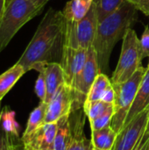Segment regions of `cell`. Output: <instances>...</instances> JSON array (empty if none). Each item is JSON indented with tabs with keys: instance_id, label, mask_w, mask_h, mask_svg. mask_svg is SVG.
Returning <instances> with one entry per match:
<instances>
[{
	"instance_id": "obj_1",
	"label": "cell",
	"mask_w": 149,
	"mask_h": 150,
	"mask_svg": "<svg viewBox=\"0 0 149 150\" xmlns=\"http://www.w3.org/2000/svg\"><path fill=\"white\" fill-rule=\"evenodd\" d=\"M65 18L62 11L50 8L41 19L31 41L17 62L28 72L41 71L49 62H58L64 46Z\"/></svg>"
},
{
	"instance_id": "obj_2",
	"label": "cell",
	"mask_w": 149,
	"mask_h": 150,
	"mask_svg": "<svg viewBox=\"0 0 149 150\" xmlns=\"http://www.w3.org/2000/svg\"><path fill=\"white\" fill-rule=\"evenodd\" d=\"M137 11L134 4L125 0L116 11L98 23L93 48L101 72L108 70L112 52L117 42L137 21Z\"/></svg>"
},
{
	"instance_id": "obj_3",
	"label": "cell",
	"mask_w": 149,
	"mask_h": 150,
	"mask_svg": "<svg viewBox=\"0 0 149 150\" xmlns=\"http://www.w3.org/2000/svg\"><path fill=\"white\" fill-rule=\"evenodd\" d=\"M43 9L31 0H9L0 18V54L15 34Z\"/></svg>"
},
{
	"instance_id": "obj_4",
	"label": "cell",
	"mask_w": 149,
	"mask_h": 150,
	"mask_svg": "<svg viewBox=\"0 0 149 150\" xmlns=\"http://www.w3.org/2000/svg\"><path fill=\"white\" fill-rule=\"evenodd\" d=\"M146 69L141 66L127 81L119 84H112L115 91V99L113 102L114 111L111 127L117 134L124 127L127 114L135 98Z\"/></svg>"
},
{
	"instance_id": "obj_5",
	"label": "cell",
	"mask_w": 149,
	"mask_h": 150,
	"mask_svg": "<svg viewBox=\"0 0 149 150\" xmlns=\"http://www.w3.org/2000/svg\"><path fill=\"white\" fill-rule=\"evenodd\" d=\"M122 40L120 56L111 80L112 84H119L127 81L141 67L142 58L140 39L136 32L133 28L128 29Z\"/></svg>"
},
{
	"instance_id": "obj_6",
	"label": "cell",
	"mask_w": 149,
	"mask_h": 150,
	"mask_svg": "<svg viewBox=\"0 0 149 150\" xmlns=\"http://www.w3.org/2000/svg\"><path fill=\"white\" fill-rule=\"evenodd\" d=\"M100 73L101 70L97 62V54L93 47H91L88 50V57L86 63L81 73L76 78L71 87L74 98L73 111L83 107L87 95L94 81Z\"/></svg>"
},
{
	"instance_id": "obj_7",
	"label": "cell",
	"mask_w": 149,
	"mask_h": 150,
	"mask_svg": "<svg viewBox=\"0 0 149 150\" xmlns=\"http://www.w3.org/2000/svg\"><path fill=\"white\" fill-rule=\"evenodd\" d=\"M148 114L149 107L125 125L117 135L112 150H133L144 134Z\"/></svg>"
},
{
	"instance_id": "obj_8",
	"label": "cell",
	"mask_w": 149,
	"mask_h": 150,
	"mask_svg": "<svg viewBox=\"0 0 149 150\" xmlns=\"http://www.w3.org/2000/svg\"><path fill=\"white\" fill-rule=\"evenodd\" d=\"M88 57V50L63 46L60 64L63 69L65 83L72 87L76 78L83 70Z\"/></svg>"
},
{
	"instance_id": "obj_9",
	"label": "cell",
	"mask_w": 149,
	"mask_h": 150,
	"mask_svg": "<svg viewBox=\"0 0 149 150\" xmlns=\"http://www.w3.org/2000/svg\"><path fill=\"white\" fill-rule=\"evenodd\" d=\"M73 92L66 83L62 84L47 103L45 123H53L73 112Z\"/></svg>"
},
{
	"instance_id": "obj_10",
	"label": "cell",
	"mask_w": 149,
	"mask_h": 150,
	"mask_svg": "<svg viewBox=\"0 0 149 150\" xmlns=\"http://www.w3.org/2000/svg\"><path fill=\"white\" fill-rule=\"evenodd\" d=\"M98 23L97 4L93 1L88 13L79 22L76 23V35L80 48L89 50L93 47Z\"/></svg>"
},
{
	"instance_id": "obj_11",
	"label": "cell",
	"mask_w": 149,
	"mask_h": 150,
	"mask_svg": "<svg viewBox=\"0 0 149 150\" xmlns=\"http://www.w3.org/2000/svg\"><path fill=\"white\" fill-rule=\"evenodd\" d=\"M57 131V121L53 123H44L27 142L23 143L24 148L32 150L53 149L55 134Z\"/></svg>"
},
{
	"instance_id": "obj_12",
	"label": "cell",
	"mask_w": 149,
	"mask_h": 150,
	"mask_svg": "<svg viewBox=\"0 0 149 150\" xmlns=\"http://www.w3.org/2000/svg\"><path fill=\"white\" fill-rule=\"evenodd\" d=\"M149 107V68H147L143 79L139 86L135 98L127 114L125 125L133 120L138 114ZM124 125V126H125Z\"/></svg>"
},
{
	"instance_id": "obj_13",
	"label": "cell",
	"mask_w": 149,
	"mask_h": 150,
	"mask_svg": "<svg viewBox=\"0 0 149 150\" xmlns=\"http://www.w3.org/2000/svg\"><path fill=\"white\" fill-rule=\"evenodd\" d=\"M47 84V98L45 103H48L59 88L65 83L63 69L59 62H49L44 68Z\"/></svg>"
},
{
	"instance_id": "obj_14",
	"label": "cell",
	"mask_w": 149,
	"mask_h": 150,
	"mask_svg": "<svg viewBox=\"0 0 149 150\" xmlns=\"http://www.w3.org/2000/svg\"><path fill=\"white\" fill-rule=\"evenodd\" d=\"M72 113V112H71ZM70 114H67L57 120V131L53 145L54 150H67L72 139Z\"/></svg>"
},
{
	"instance_id": "obj_15",
	"label": "cell",
	"mask_w": 149,
	"mask_h": 150,
	"mask_svg": "<svg viewBox=\"0 0 149 150\" xmlns=\"http://www.w3.org/2000/svg\"><path fill=\"white\" fill-rule=\"evenodd\" d=\"M94 0H69L63 11L62 14L65 20L77 23L90 11Z\"/></svg>"
},
{
	"instance_id": "obj_16",
	"label": "cell",
	"mask_w": 149,
	"mask_h": 150,
	"mask_svg": "<svg viewBox=\"0 0 149 150\" xmlns=\"http://www.w3.org/2000/svg\"><path fill=\"white\" fill-rule=\"evenodd\" d=\"M47 106V103L40 102L39 105L36 108H34L33 111L30 113L25 130L24 131V134L21 138L23 143L27 142L29 138L35 133V131L45 123Z\"/></svg>"
},
{
	"instance_id": "obj_17",
	"label": "cell",
	"mask_w": 149,
	"mask_h": 150,
	"mask_svg": "<svg viewBox=\"0 0 149 150\" xmlns=\"http://www.w3.org/2000/svg\"><path fill=\"white\" fill-rule=\"evenodd\" d=\"M118 134L111 126L99 130H91V143L94 149L112 150Z\"/></svg>"
},
{
	"instance_id": "obj_18",
	"label": "cell",
	"mask_w": 149,
	"mask_h": 150,
	"mask_svg": "<svg viewBox=\"0 0 149 150\" xmlns=\"http://www.w3.org/2000/svg\"><path fill=\"white\" fill-rule=\"evenodd\" d=\"M25 73H26L25 69L16 62L12 67L0 75V101L13 88Z\"/></svg>"
},
{
	"instance_id": "obj_19",
	"label": "cell",
	"mask_w": 149,
	"mask_h": 150,
	"mask_svg": "<svg viewBox=\"0 0 149 150\" xmlns=\"http://www.w3.org/2000/svg\"><path fill=\"white\" fill-rule=\"evenodd\" d=\"M111 85H112V81L108 78V76L105 74L101 72L97 76L96 80L94 81V83L87 95L86 100H85L83 107V112H85L91 104L101 100L105 91Z\"/></svg>"
},
{
	"instance_id": "obj_20",
	"label": "cell",
	"mask_w": 149,
	"mask_h": 150,
	"mask_svg": "<svg viewBox=\"0 0 149 150\" xmlns=\"http://www.w3.org/2000/svg\"><path fill=\"white\" fill-rule=\"evenodd\" d=\"M0 127L4 133L13 139L19 138L20 126L16 120V113L9 106H4L2 109L1 119H0Z\"/></svg>"
},
{
	"instance_id": "obj_21",
	"label": "cell",
	"mask_w": 149,
	"mask_h": 150,
	"mask_svg": "<svg viewBox=\"0 0 149 150\" xmlns=\"http://www.w3.org/2000/svg\"><path fill=\"white\" fill-rule=\"evenodd\" d=\"M83 120L78 119L74 130H72V139L67 150H92L93 145L91 141H88L83 133Z\"/></svg>"
},
{
	"instance_id": "obj_22",
	"label": "cell",
	"mask_w": 149,
	"mask_h": 150,
	"mask_svg": "<svg viewBox=\"0 0 149 150\" xmlns=\"http://www.w3.org/2000/svg\"><path fill=\"white\" fill-rule=\"evenodd\" d=\"M97 4L98 21H102L104 18L116 11L125 0H94Z\"/></svg>"
},
{
	"instance_id": "obj_23",
	"label": "cell",
	"mask_w": 149,
	"mask_h": 150,
	"mask_svg": "<svg viewBox=\"0 0 149 150\" xmlns=\"http://www.w3.org/2000/svg\"><path fill=\"white\" fill-rule=\"evenodd\" d=\"M113 104H108L102 100L97 101L93 104H91L89 108L84 112L85 115L88 117V120L90 122H92L94 120H96L97 117H99L104 112H105Z\"/></svg>"
},
{
	"instance_id": "obj_24",
	"label": "cell",
	"mask_w": 149,
	"mask_h": 150,
	"mask_svg": "<svg viewBox=\"0 0 149 150\" xmlns=\"http://www.w3.org/2000/svg\"><path fill=\"white\" fill-rule=\"evenodd\" d=\"M113 105H112L105 112H104L99 117L90 122V128L91 130H99L105 127L111 126L112 118L113 115Z\"/></svg>"
},
{
	"instance_id": "obj_25",
	"label": "cell",
	"mask_w": 149,
	"mask_h": 150,
	"mask_svg": "<svg viewBox=\"0 0 149 150\" xmlns=\"http://www.w3.org/2000/svg\"><path fill=\"white\" fill-rule=\"evenodd\" d=\"M34 91L37 97L40 98V102H45L47 98V84H46V79H45V73L44 69L39 72L38 78L35 82L34 86Z\"/></svg>"
},
{
	"instance_id": "obj_26",
	"label": "cell",
	"mask_w": 149,
	"mask_h": 150,
	"mask_svg": "<svg viewBox=\"0 0 149 150\" xmlns=\"http://www.w3.org/2000/svg\"><path fill=\"white\" fill-rule=\"evenodd\" d=\"M140 47L141 53L142 60L144 58L149 57V26L146 25L145 29L140 39Z\"/></svg>"
},
{
	"instance_id": "obj_27",
	"label": "cell",
	"mask_w": 149,
	"mask_h": 150,
	"mask_svg": "<svg viewBox=\"0 0 149 150\" xmlns=\"http://www.w3.org/2000/svg\"><path fill=\"white\" fill-rule=\"evenodd\" d=\"M114 99H115V91H114V88L112 83V85L109 86L107 88V90L105 91L101 100L105 103H108V104H113Z\"/></svg>"
},
{
	"instance_id": "obj_28",
	"label": "cell",
	"mask_w": 149,
	"mask_h": 150,
	"mask_svg": "<svg viewBox=\"0 0 149 150\" xmlns=\"http://www.w3.org/2000/svg\"><path fill=\"white\" fill-rule=\"evenodd\" d=\"M136 9L149 18V0H141L136 5Z\"/></svg>"
},
{
	"instance_id": "obj_29",
	"label": "cell",
	"mask_w": 149,
	"mask_h": 150,
	"mask_svg": "<svg viewBox=\"0 0 149 150\" xmlns=\"http://www.w3.org/2000/svg\"><path fill=\"white\" fill-rule=\"evenodd\" d=\"M14 139L7 134H4V150H16L14 142H13Z\"/></svg>"
},
{
	"instance_id": "obj_30",
	"label": "cell",
	"mask_w": 149,
	"mask_h": 150,
	"mask_svg": "<svg viewBox=\"0 0 149 150\" xmlns=\"http://www.w3.org/2000/svg\"><path fill=\"white\" fill-rule=\"evenodd\" d=\"M149 149V139L144 143L142 142V137L140 140V142H138V144L135 146V148L133 150H148Z\"/></svg>"
},
{
	"instance_id": "obj_31",
	"label": "cell",
	"mask_w": 149,
	"mask_h": 150,
	"mask_svg": "<svg viewBox=\"0 0 149 150\" xmlns=\"http://www.w3.org/2000/svg\"><path fill=\"white\" fill-rule=\"evenodd\" d=\"M148 139H149V114H148V123H147V126H146V129H145L144 134H143V136H142V142H144V143H145Z\"/></svg>"
},
{
	"instance_id": "obj_32",
	"label": "cell",
	"mask_w": 149,
	"mask_h": 150,
	"mask_svg": "<svg viewBox=\"0 0 149 150\" xmlns=\"http://www.w3.org/2000/svg\"><path fill=\"white\" fill-rule=\"evenodd\" d=\"M31 1H32L37 7L43 9L44 6L46 5V4H47L49 0H31Z\"/></svg>"
},
{
	"instance_id": "obj_33",
	"label": "cell",
	"mask_w": 149,
	"mask_h": 150,
	"mask_svg": "<svg viewBox=\"0 0 149 150\" xmlns=\"http://www.w3.org/2000/svg\"><path fill=\"white\" fill-rule=\"evenodd\" d=\"M4 133L0 127V150H4Z\"/></svg>"
},
{
	"instance_id": "obj_34",
	"label": "cell",
	"mask_w": 149,
	"mask_h": 150,
	"mask_svg": "<svg viewBox=\"0 0 149 150\" xmlns=\"http://www.w3.org/2000/svg\"><path fill=\"white\" fill-rule=\"evenodd\" d=\"M5 6H6V0H0V18L4 11Z\"/></svg>"
},
{
	"instance_id": "obj_35",
	"label": "cell",
	"mask_w": 149,
	"mask_h": 150,
	"mask_svg": "<svg viewBox=\"0 0 149 150\" xmlns=\"http://www.w3.org/2000/svg\"><path fill=\"white\" fill-rule=\"evenodd\" d=\"M126 1H128V2H130L131 4H134V5H136L140 1H141V0H126Z\"/></svg>"
},
{
	"instance_id": "obj_36",
	"label": "cell",
	"mask_w": 149,
	"mask_h": 150,
	"mask_svg": "<svg viewBox=\"0 0 149 150\" xmlns=\"http://www.w3.org/2000/svg\"><path fill=\"white\" fill-rule=\"evenodd\" d=\"M1 112H2V107H1V101H0V119H1Z\"/></svg>"
},
{
	"instance_id": "obj_37",
	"label": "cell",
	"mask_w": 149,
	"mask_h": 150,
	"mask_svg": "<svg viewBox=\"0 0 149 150\" xmlns=\"http://www.w3.org/2000/svg\"><path fill=\"white\" fill-rule=\"evenodd\" d=\"M31 150H32V149H31ZM41 150H54L53 149H41Z\"/></svg>"
},
{
	"instance_id": "obj_38",
	"label": "cell",
	"mask_w": 149,
	"mask_h": 150,
	"mask_svg": "<svg viewBox=\"0 0 149 150\" xmlns=\"http://www.w3.org/2000/svg\"><path fill=\"white\" fill-rule=\"evenodd\" d=\"M24 150H31V149H27V148H24Z\"/></svg>"
},
{
	"instance_id": "obj_39",
	"label": "cell",
	"mask_w": 149,
	"mask_h": 150,
	"mask_svg": "<svg viewBox=\"0 0 149 150\" xmlns=\"http://www.w3.org/2000/svg\"><path fill=\"white\" fill-rule=\"evenodd\" d=\"M92 150H102V149H94V148H93V149Z\"/></svg>"
},
{
	"instance_id": "obj_40",
	"label": "cell",
	"mask_w": 149,
	"mask_h": 150,
	"mask_svg": "<svg viewBox=\"0 0 149 150\" xmlns=\"http://www.w3.org/2000/svg\"><path fill=\"white\" fill-rule=\"evenodd\" d=\"M148 68H149V62H148Z\"/></svg>"
},
{
	"instance_id": "obj_41",
	"label": "cell",
	"mask_w": 149,
	"mask_h": 150,
	"mask_svg": "<svg viewBox=\"0 0 149 150\" xmlns=\"http://www.w3.org/2000/svg\"><path fill=\"white\" fill-rule=\"evenodd\" d=\"M8 1H9V0H6V3H7V2H8Z\"/></svg>"
},
{
	"instance_id": "obj_42",
	"label": "cell",
	"mask_w": 149,
	"mask_h": 150,
	"mask_svg": "<svg viewBox=\"0 0 149 150\" xmlns=\"http://www.w3.org/2000/svg\"><path fill=\"white\" fill-rule=\"evenodd\" d=\"M148 150H149V149H148Z\"/></svg>"
}]
</instances>
